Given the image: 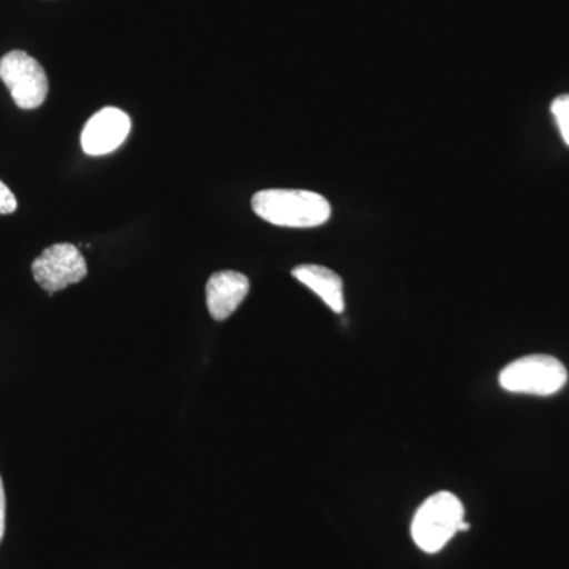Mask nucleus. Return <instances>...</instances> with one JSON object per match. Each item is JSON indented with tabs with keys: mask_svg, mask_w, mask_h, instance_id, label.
Instances as JSON below:
<instances>
[{
	"mask_svg": "<svg viewBox=\"0 0 569 569\" xmlns=\"http://www.w3.org/2000/svg\"><path fill=\"white\" fill-rule=\"evenodd\" d=\"M552 114L561 133V138L569 146V96H560L553 100Z\"/></svg>",
	"mask_w": 569,
	"mask_h": 569,
	"instance_id": "9",
	"label": "nucleus"
},
{
	"mask_svg": "<svg viewBox=\"0 0 569 569\" xmlns=\"http://www.w3.org/2000/svg\"><path fill=\"white\" fill-rule=\"evenodd\" d=\"M6 490H3L2 478H0V542H2L3 535H6Z\"/></svg>",
	"mask_w": 569,
	"mask_h": 569,
	"instance_id": "11",
	"label": "nucleus"
},
{
	"mask_svg": "<svg viewBox=\"0 0 569 569\" xmlns=\"http://www.w3.org/2000/svg\"><path fill=\"white\" fill-rule=\"evenodd\" d=\"M18 201L14 198L13 192L6 186L2 181H0V216H7V213H11L17 211Z\"/></svg>",
	"mask_w": 569,
	"mask_h": 569,
	"instance_id": "10",
	"label": "nucleus"
},
{
	"mask_svg": "<svg viewBox=\"0 0 569 569\" xmlns=\"http://www.w3.org/2000/svg\"><path fill=\"white\" fill-rule=\"evenodd\" d=\"M32 274L44 291L54 295L81 282L88 276V263L78 247L63 242L48 247L33 260Z\"/></svg>",
	"mask_w": 569,
	"mask_h": 569,
	"instance_id": "5",
	"label": "nucleus"
},
{
	"mask_svg": "<svg viewBox=\"0 0 569 569\" xmlns=\"http://www.w3.org/2000/svg\"><path fill=\"white\" fill-rule=\"evenodd\" d=\"M249 279L241 272L220 271L209 277L206 305L213 320H228L249 295Z\"/></svg>",
	"mask_w": 569,
	"mask_h": 569,
	"instance_id": "7",
	"label": "nucleus"
},
{
	"mask_svg": "<svg viewBox=\"0 0 569 569\" xmlns=\"http://www.w3.org/2000/svg\"><path fill=\"white\" fill-rule=\"evenodd\" d=\"M252 208L260 219L277 227L313 228L331 219L329 201L309 190H261L252 198Z\"/></svg>",
	"mask_w": 569,
	"mask_h": 569,
	"instance_id": "1",
	"label": "nucleus"
},
{
	"mask_svg": "<svg viewBox=\"0 0 569 569\" xmlns=\"http://www.w3.org/2000/svg\"><path fill=\"white\" fill-rule=\"evenodd\" d=\"M500 387L515 395L552 396L567 385V367L549 355L523 356L501 370Z\"/></svg>",
	"mask_w": 569,
	"mask_h": 569,
	"instance_id": "3",
	"label": "nucleus"
},
{
	"mask_svg": "<svg viewBox=\"0 0 569 569\" xmlns=\"http://www.w3.org/2000/svg\"><path fill=\"white\" fill-rule=\"evenodd\" d=\"M293 277L298 282L310 288L313 293L320 296L325 305L336 313H342L346 310L342 279L331 269L320 264L296 266Z\"/></svg>",
	"mask_w": 569,
	"mask_h": 569,
	"instance_id": "8",
	"label": "nucleus"
},
{
	"mask_svg": "<svg viewBox=\"0 0 569 569\" xmlns=\"http://www.w3.org/2000/svg\"><path fill=\"white\" fill-rule=\"evenodd\" d=\"M463 505L455 493L437 492L419 507L411 522V537L427 553L440 552L460 531Z\"/></svg>",
	"mask_w": 569,
	"mask_h": 569,
	"instance_id": "2",
	"label": "nucleus"
},
{
	"mask_svg": "<svg viewBox=\"0 0 569 569\" xmlns=\"http://www.w3.org/2000/svg\"><path fill=\"white\" fill-rule=\"evenodd\" d=\"M129 116L119 108H103L86 123L81 146L89 156H104L116 151L130 133Z\"/></svg>",
	"mask_w": 569,
	"mask_h": 569,
	"instance_id": "6",
	"label": "nucleus"
},
{
	"mask_svg": "<svg viewBox=\"0 0 569 569\" xmlns=\"http://www.w3.org/2000/svg\"><path fill=\"white\" fill-rule=\"evenodd\" d=\"M0 80L9 88L17 107L36 110L47 100L50 91L47 71L24 51H11L0 59Z\"/></svg>",
	"mask_w": 569,
	"mask_h": 569,
	"instance_id": "4",
	"label": "nucleus"
}]
</instances>
